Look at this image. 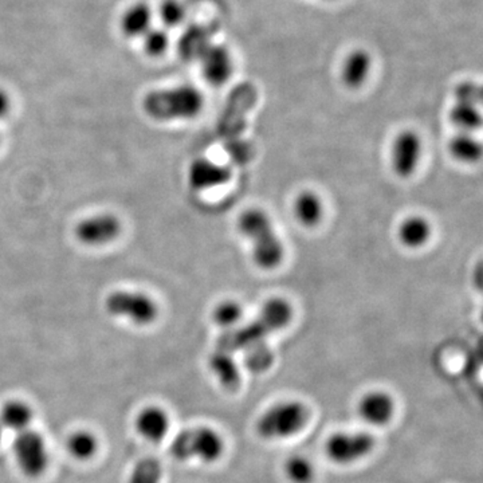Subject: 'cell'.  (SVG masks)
Here are the masks:
<instances>
[{"mask_svg":"<svg viewBox=\"0 0 483 483\" xmlns=\"http://www.w3.org/2000/svg\"><path fill=\"white\" fill-rule=\"evenodd\" d=\"M372 70V58L368 51L356 48L345 56L341 66V80L345 86L358 89L366 83Z\"/></svg>","mask_w":483,"mask_h":483,"instance_id":"obj_15","label":"cell"},{"mask_svg":"<svg viewBox=\"0 0 483 483\" xmlns=\"http://www.w3.org/2000/svg\"><path fill=\"white\" fill-rule=\"evenodd\" d=\"M144 39V48L150 56H160L166 53L169 46V35L164 29L152 27L147 34L142 37Z\"/></svg>","mask_w":483,"mask_h":483,"instance_id":"obj_30","label":"cell"},{"mask_svg":"<svg viewBox=\"0 0 483 483\" xmlns=\"http://www.w3.org/2000/svg\"><path fill=\"white\" fill-rule=\"evenodd\" d=\"M10 110V99L7 93L0 89V118L4 117Z\"/></svg>","mask_w":483,"mask_h":483,"instance_id":"obj_33","label":"cell"},{"mask_svg":"<svg viewBox=\"0 0 483 483\" xmlns=\"http://www.w3.org/2000/svg\"><path fill=\"white\" fill-rule=\"evenodd\" d=\"M395 403L388 393L374 391L367 393L358 403V414L369 425L384 426L392 419Z\"/></svg>","mask_w":483,"mask_h":483,"instance_id":"obj_14","label":"cell"},{"mask_svg":"<svg viewBox=\"0 0 483 483\" xmlns=\"http://www.w3.org/2000/svg\"><path fill=\"white\" fill-rule=\"evenodd\" d=\"M309 411L299 401H282L270 407L256 423V431L263 439H285L296 436L306 426Z\"/></svg>","mask_w":483,"mask_h":483,"instance_id":"obj_4","label":"cell"},{"mask_svg":"<svg viewBox=\"0 0 483 483\" xmlns=\"http://www.w3.org/2000/svg\"><path fill=\"white\" fill-rule=\"evenodd\" d=\"M231 179V169L207 159H198L188 169V182L194 190L203 191L220 187Z\"/></svg>","mask_w":483,"mask_h":483,"instance_id":"obj_13","label":"cell"},{"mask_svg":"<svg viewBox=\"0 0 483 483\" xmlns=\"http://www.w3.org/2000/svg\"><path fill=\"white\" fill-rule=\"evenodd\" d=\"M449 150L454 158L465 163H476L482 155L481 144L468 132H461L457 136L453 137Z\"/></svg>","mask_w":483,"mask_h":483,"instance_id":"obj_24","label":"cell"},{"mask_svg":"<svg viewBox=\"0 0 483 483\" xmlns=\"http://www.w3.org/2000/svg\"><path fill=\"white\" fill-rule=\"evenodd\" d=\"M108 312L129 318L137 325H148L158 317V306L152 298L142 293L116 291L107 299Z\"/></svg>","mask_w":483,"mask_h":483,"instance_id":"obj_7","label":"cell"},{"mask_svg":"<svg viewBox=\"0 0 483 483\" xmlns=\"http://www.w3.org/2000/svg\"><path fill=\"white\" fill-rule=\"evenodd\" d=\"M375 447L374 436L369 434L339 433L332 436L325 444L326 455L339 465H349L371 454Z\"/></svg>","mask_w":483,"mask_h":483,"instance_id":"obj_8","label":"cell"},{"mask_svg":"<svg viewBox=\"0 0 483 483\" xmlns=\"http://www.w3.org/2000/svg\"><path fill=\"white\" fill-rule=\"evenodd\" d=\"M254 93L250 88L242 89L237 91V96L233 97L225 117L220 123V134L223 139L228 142L229 147L241 142L239 137L246 128V115L248 109L253 107Z\"/></svg>","mask_w":483,"mask_h":483,"instance_id":"obj_9","label":"cell"},{"mask_svg":"<svg viewBox=\"0 0 483 483\" xmlns=\"http://www.w3.org/2000/svg\"><path fill=\"white\" fill-rule=\"evenodd\" d=\"M272 364V353L269 345L263 344L245 352V366L255 374L267 371Z\"/></svg>","mask_w":483,"mask_h":483,"instance_id":"obj_28","label":"cell"},{"mask_svg":"<svg viewBox=\"0 0 483 483\" xmlns=\"http://www.w3.org/2000/svg\"><path fill=\"white\" fill-rule=\"evenodd\" d=\"M121 231V223L113 215H99L80 222L75 229L77 238L85 245H104L117 238Z\"/></svg>","mask_w":483,"mask_h":483,"instance_id":"obj_12","label":"cell"},{"mask_svg":"<svg viewBox=\"0 0 483 483\" xmlns=\"http://www.w3.org/2000/svg\"><path fill=\"white\" fill-rule=\"evenodd\" d=\"M243 310L238 302L225 301L215 309L214 320L223 328H233L241 320Z\"/></svg>","mask_w":483,"mask_h":483,"instance_id":"obj_31","label":"cell"},{"mask_svg":"<svg viewBox=\"0 0 483 483\" xmlns=\"http://www.w3.org/2000/svg\"><path fill=\"white\" fill-rule=\"evenodd\" d=\"M482 91L477 83L462 82L455 91V99L479 105L481 102Z\"/></svg>","mask_w":483,"mask_h":483,"instance_id":"obj_32","label":"cell"},{"mask_svg":"<svg viewBox=\"0 0 483 483\" xmlns=\"http://www.w3.org/2000/svg\"><path fill=\"white\" fill-rule=\"evenodd\" d=\"M3 430H4V428H3L2 423H0V438H2Z\"/></svg>","mask_w":483,"mask_h":483,"instance_id":"obj_34","label":"cell"},{"mask_svg":"<svg viewBox=\"0 0 483 483\" xmlns=\"http://www.w3.org/2000/svg\"><path fill=\"white\" fill-rule=\"evenodd\" d=\"M329 2H333V0H329Z\"/></svg>","mask_w":483,"mask_h":483,"instance_id":"obj_35","label":"cell"},{"mask_svg":"<svg viewBox=\"0 0 483 483\" xmlns=\"http://www.w3.org/2000/svg\"><path fill=\"white\" fill-rule=\"evenodd\" d=\"M13 449L16 463L24 476L37 479L45 473L48 465V450L40 434L30 428L18 433Z\"/></svg>","mask_w":483,"mask_h":483,"instance_id":"obj_6","label":"cell"},{"mask_svg":"<svg viewBox=\"0 0 483 483\" xmlns=\"http://www.w3.org/2000/svg\"><path fill=\"white\" fill-rule=\"evenodd\" d=\"M136 430L148 442H160L169 430V418L160 407H147L136 419Z\"/></svg>","mask_w":483,"mask_h":483,"instance_id":"obj_16","label":"cell"},{"mask_svg":"<svg viewBox=\"0 0 483 483\" xmlns=\"http://www.w3.org/2000/svg\"><path fill=\"white\" fill-rule=\"evenodd\" d=\"M202 74L215 86L223 85L233 74L234 62L230 51L222 45L212 43L199 59Z\"/></svg>","mask_w":483,"mask_h":483,"instance_id":"obj_11","label":"cell"},{"mask_svg":"<svg viewBox=\"0 0 483 483\" xmlns=\"http://www.w3.org/2000/svg\"><path fill=\"white\" fill-rule=\"evenodd\" d=\"M422 155V140L414 131L401 132L392 145V167L396 175L410 177Z\"/></svg>","mask_w":483,"mask_h":483,"instance_id":"obj_10","label":"cell"},{"mask_svg":"<svg viewBox=\"0 0 483 483\" xmlns=\"http://www.w3.org/2000/svg\"><path fill=\"white\" fill-rule=\"evenodd\" d=\"M67 450L80 461L91 460L99 449V441L91 431H75L67 439Z\"/></svg>","mask_w":483,"mask_h":483,"instance_id":"obj_25","label":"cell"},{"mask_svg":"<svg viewBox=\"0 0 483 483\" xmlns=\"http://www.w3.org/2000/svg\"><path fill=\"white\" fill-rule=\"evenodd\" d=\"M152 10L145 3L132 5L121 21V29L126 37H144L152 29Z\"/></svg>","mask_w":483,"mask_h":483,"instance_id":"obj_18","label":"cell"},{"mask_svg":"<svg viewBox=\"0 0 483 483\" xmlns=\"http://www.w3.org/2000/svg\"><path fill=\"white\" fill-rule=\"evenodd\" d=\"M210 368L212 369L220 384L230 391L236 392L241 385V374H239L238 367L233 356L225 355V353L217 352L215 350L210 358Z\"/></svg>","mask_w":483,"mask_h":483,"instance_id":"obj_19","label":"cell"},{"mask_svg":"<svg viewBox=\"0 0 483 483\" xmlns=\"http://www.w3.org/2000/svg\"><path fill=\"white\" fill-rule=\"evenodd\" d=\"M163 469L155 458H144L132 470L128 483H160Z\"/></svg>","mask_w":483,"mask_h":483,"instance_id":"obj_26","label":"cell"},{"mask_svg":"<svg viewBox=\"0 0 483 483\" xmlns=\"http://www.w3.org/2000/svg\"><path fill=\"white\" fill-rule=\"evenodd\" d=\"M239 229L253 242L254 261L259 267L274 269L282 262L285 248L263 211L251 209L243 212Z\"/></svg>","mask_w":483,"mask_h":483,"instance_id":"obj_3","label":"cell"},{"mask_svg":"<svg viewBox=\"0 0 483 483\" xmlns=\"http://www.w3.org/2000/svg\"><path fill=\"white\" fill-rule=\"evenodd\" d=\"M31 420L32 410L24 401H7L0 410V423L3 428H10L15 433L29 430Z\"/></svg>","mask_w":483,"mask_h":483,"instance_id":"obj_20","label":"cell"},{"mask_svg":"<svg viewBox=\"0 0 483 483\" xmlns=\"http://www.w3.org/2000/svg\"><path fill=\"white\" fill-rule=\"evenodd\" d=\"M285 474L293 483H310L315 479V468L306 458L294 455L286 461Z\"/></svg>","mask_w":483,"mask_h":483,"instance_id":"obj_27","label":"cell"},{"mask_svg":"<svg viewBox=\"0 0 483 483\" xmlns=\"http://www.w3.org/2000/svg\"><path fill=\"white\" fill-rule=\"evenodd\" d=\"M431 226L425 218H407L399 229V238L407 247L418 248L430 239Z\"/></svg>","mask_w":483,"mask_h":483,"instance_id":"obj_22","label":"cell"},{"mask_svg":"<svg viewBox=\"0 0 483 483\" xmlns=\"http://www.w3.org/2000/svg\"><path fill=\"white\" fill-rule=\"evenodd\" d=\"M450 120L462 132L477 131L481 126L482 116L479 105L471 102L455 101L450 112Z\"/></svg>","mask_w":483,"mask_h":483,"instance_id":"obj_23","label":"cell"},{"mask_svg":"<svg viewBox=\"0 0 483 483\" xmlns=\"http://www.w3.org/2000/svg\"><path fill=\"white\" fill-rule=\"evenodd\" d=\"M294 212L297 220L307 228H313L323 218V207L320 198L315 193L305 191L297 196L294 203Z\"/></svg>","mask_w":483,"mask_h":483,"instance_id":"obj_21","label":"cell"},{"mask_svg":"<svg viewBox=\"0 0 483 483\" xmlns=\"http://www.w3.org/2000/svg\"><path fill=\"white\" fill-rule=\"evenodd\" d=\"M203 108V96L194 86H177L156 91L144 99V109L155 120H187L195 117Z\"/></svg>","mask_w":483,"mask_h":483,"instance_id":"obj_2","label":"cell"},{"mask_svg":"<svg viewBox=\"0 0 483 483\" xmlns=\"http://www.w3.org/2000/svg\"><path fill=\"white\" fill-rule=\"evenodd\" d=\"M225 444L222 436L210 427L188 428L182 431L171 444V455L177 461L193 458L206 463L215 462L222 457Z\"/></svg>","mask_w":483,"mask_h":483,"instance_id":"obj_5","label":"cell"},{"mask_svg":"<svg viewBox=\"0 0 483 483\" xmlns=\"http://www.w3.org/2000/svg\"><path fill=\"white\" fill-rule=\"evenodd\" d=\"M293 309L282 298H272L266 302L261 315L241 328L226 331L217 341V352L233 356L236 352H246L259 345L266 344V339L275 331H280L290 323Z\"/></svg>","mask_w":483,"mask_h":483,"instance_id":"obj_1","label":"cell"},{"mask_svg":"<svg viewBox=\"0 0 483 483\" xmlns=\"http://www.w3.org/2000/svg\"><path fill=\"white\" fill-rule=\"evenodd\" d=\"M211 45V34L207 31L206 27L193 24L180 38L179 53L185 61H199Z\"/></svg>","mask_w":483,"mask_h":483,"instance_id":"obj_17","label":"cell"},{"mask_svg":"<svg viewBox=\"0 0 483 483\" xmlns=\"http://www.w3.org/2000/svg\"><path fill=\"white\" fill-rule=\"evenodd\" d=\"M159 16H160L164 26L175 29V27L182 26L185 23V19H187V10L179 0H166L160 5Z\"/></svg>","mask_w":483,"mask_h":483,"instance_id":"obj_29","label":"cell"}]
</instances>
